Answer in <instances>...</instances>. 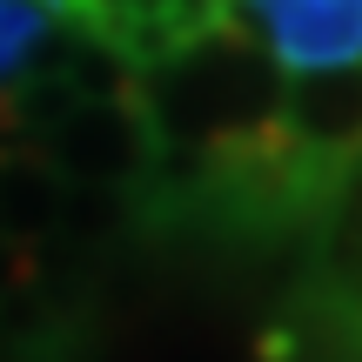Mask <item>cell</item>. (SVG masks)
<instances>
[{
    "label": "cell",
    "instance_id": "cell-1",
    "mask_svg": "<svg viewBox=\"0 0 362 362\" xmlns=\"http://www.w3.org/2000/svg\"><path fill=\"white\" fill-rule=\"evenodd\" d=\"M275 128L296 148L309 175L349 194L362 168V67H336V74H282L275 88Z\"/></svg>",
    "mask_w": 362,
    "mask_h": 362
},
{
    "label": "cell",
    "instance_id": "cell-2",
    "mask_svg": "<svg viewBox=\"0 0 362 362\" xmlns=\"http://www.w3.org/2000/svg\"><path fill=\"white\" fill-rule=\"evenodd\" d=\"M235 7L255 13L282 74L362 67V0H235Z\"/></svg>",
    "mask_w": 362,
    "mask_h": 362
},
{
    "label": "cell",
    "instance_id": "cell-3",
    "mask_svg": "<svg viewBox=\"0 0 362 362\" xmlns=\"http://www.w3.org/2000/svg\"><path fill=\"white\" fill-rule=\"evenodd\" d=\"M54 34H61V13L47 0H0V94L27 74L34 54L54 47Z\"/></svg>",
    "mask_w": 362,
    "mask_h": 362
},
{
    "label": "cell",
    "instance_id": "cell-4",
    "mask_svg": "<svg viewBox=\"0 0 362 362\" xmlns=\"http://www.w3.org/2000/svg\"><path fill=\"white\" fill-rule=\"evenodd\" d=\"M0 101H7V94H0Z\"/></svg>",
    "mask_w": 362,
    "mask_h": 362
}]
</instances>
